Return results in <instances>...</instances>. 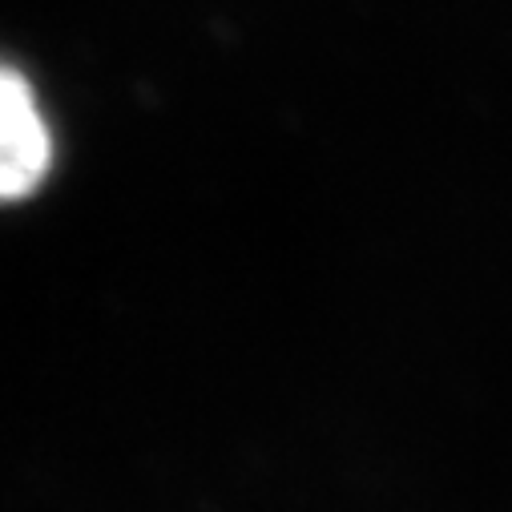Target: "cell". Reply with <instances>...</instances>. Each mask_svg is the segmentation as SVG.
<instances>
[{
	"mask_svg": "<svg viewBox=\"0 0 512 512\" xmlns=\"http://www.w3.org/2000/svg\"><path fill=\"white\" fill-rule=\"evenodd\" d=\"M53 166V134L25 73L0 61V202L29 198Z\"/></svg>",
	"mask_w": 512,
	"mask_h": 512,
	"instance_id": "1",
	"label": "cell"
}]
</instances>
